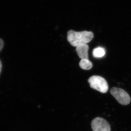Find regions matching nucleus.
I'll list each match as a JSON object with an SVG mask.
<instances>
[{
    "label": "nucleus",
    "mask_w": 131,
    "mask_h": 131,
    "mask_svg": "<svg viewBox=\"0 0 131 131\" xmlns=\"http://www.w3.org/2000/svg\"><path fill=\"white\" fill-rule=\"evenodd\" d=\"M91 127L93 131H110V126L108 123L102 117H97L94 119L91 123Z\"/></svg>",
    "instance_id": "nucleus-4"
},
{
    "label": "nucleus",
    "mask_w": 131,
    "mask_h": 131,
    "mask_svg": "<svg viewBox=\"0 0 131 131\" xmlns=\"http://www.w3.org/2000/svg\"><path fill=\"white\" fill-rule=\"evenodd\" d=\"M90 88L102 93L108 91L109 86L107 82L102 77L99 75H93L88 80Z\"/></svg>",
    "instance_id": "nucleus-2"
},
{
    "label": "nucleus",
    "mask_w": 131,
    "mask_h": 131,
    "mask_svg": "<svg viewBox=\"0 0 131 131\" xmlns=\"http://www.w3.org/2000/svg\"><path fill=\"white\" fill-rule=\"evenodd\" d=\"M4 46V42L2 39L0 38V52L2 50Z\"/></svg>",
    "instance_id": "nucleus-8"
},
{
    "label": "nucleus",
    "mask_w": 131,
    "mask_h": 131,
    "mask_svg": "<svg viewBox=\"0 0 131 131\" xmlns=\"http://www.w3.org/2000/svg\"><path fill=\"white\" fill-rule=\"evenodd\" d=\"M89 46L87 44H83L77 46L75 50L79 57L81 59H88V51Z\"/></svg>",
    "instance_id": "nucleus-5"
},
{
    "label": "nucleus",
    "mask_w": 131,
    "mask_h": 131,
    "mask_svg": "<svg viewBox=\"0 0 131 131\" xmlns=\"http://www.w3.org/2000/svg\"><path fill=\"white\" fill-rule=\"evenodd\" d=\"M94 37L92 31H84L77 32L70 30L67 33V40L70 44L73 47L90 42Z\"/></svg>",
    "instance_id": "nucleus-1"
},
{
    "label": "nucleus",
    "mask_w": 131,
    "mask_h": 131,
    "mask_svg": "<svg viewBox=\"0 0 131 131\" xmlns=\"http://www.w3.org/2000/svg\"><path fill=\"white\" fill-rule=\"evenodd\" d=\"M2 64L1 61L0 60V74H1V71H2Z\"/></svg>",
    "instance_id": "nucleus-9"
},
{
    "label": "nucleus",
    "mask_w": 131,
    "mask_h": 131,
    "mask_svg": "<svg viewBox=\"0 0 131 131\" xmlns=\"http://www.w3.org/2000/svg\"><path fill=\"white\" fill-rule=\"evenodd\" d=\"M105 50L104 48L98 47L93 49V56L96 58L103 57L105 55Z\"/></svg>",
    "instance_id": "nucleus-7"
},
{
    "label": "nucleus",
    "mask_w": 131,
    "mask_h": 131,
    "mask_svg": "<svg viewBox=\"0 0 131 131\" xmlns=\"http://www.w3.org/2000/svg\"><path fill=\"white\" fill-rule=\"evenodd\" d=\"M79 66L82 69L89 70L93 67V63L89 59H81L79 62Z\"/></svg>",
    "instance_id": "nucleus-6"
},
{
    "label": "nucleus",
    "mask_w": 131,
    "mask_h": 131,
    "mask_svg": "<svg viewBox=\"0 0 131 131\" xmlns=\"http://www.w3.org/2000/svg\"><path fill=\"white\" fill-rule=\"evenodd\" d=\"M110 93L122 105H128L131 102L130 96L123 89L113 87L111 89Z\"/></svg>",
    "instance_id": "nucleus-3"
}]
</instances>
